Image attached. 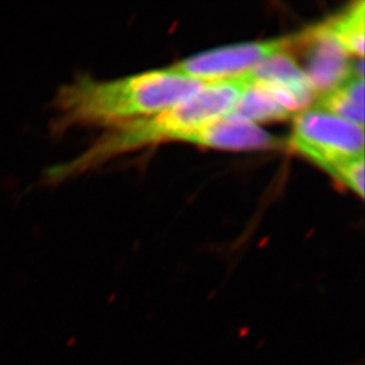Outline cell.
Listing matches in <instances>:
<instances>
[{
	"instance_id": "cell-1",
	"label": "cell",
	"mask_w": 365,
	"mask_h": 365,
	"mask_svg": "<svg viewBox=\"0 0 365 365\" xmlns=\"http://www.w3.org/2000/svg\"><path fill=\"white\" fill-rule=\"evenodd\" d=\"M205 84L169 69L113 81L78 76L56 95L52 131L63 134L78 125L113 128L148 118L186 100Z\"/></svg>"
},
{
	"instance_id": "cell-2",
	"label": "cell",
	"mask_w": 365,
	"mask_h": 365,
	"mask_svg": "<svg viewBox=\"0 0 365 365\" xmlns=\"http://www.w3.org/2000/svg\"><path fill=\"white\" fill-rule=\"evenodd\" d=\"M247 86L246 73L230 80L206 83L192 96L159 114L111 128L80 156L48 170L46 179L52 183L61 182L143 145L183 141L199 128L230 114Z\"/></svg>"
},
{
	"instance_id": "cell-3",
	"label": "cell",
	"mask_w": 365,
	"mask_h": 365,
	"mask_svg": "<svg viewBox=\"0 0 365 365\" xmlns=\"http://www.w3.org/2000/svg\"><path fill=\"white\" fill-rule=\"evenodd\" d=\"M287 145L327 170L364 155V129L314 107L297 115Z\"/></svg>"
},
{
	"instance_id": "cell-4",
	"label": "cell",
	"mask_w": 365,
	"mask_h": 365,
	"mask_svg": "<svg viewBox=\"0 0 365 365\" xmlns=\"http://www.w3.org/2000/svg\"><path fill=\"white\" fill-rule=\"evenodd\" d=\"M297 35L213 48L183 59L169 70L192 80L215 82L242 76L265 59L296 48Z\"/></svg>"
},
{
	"instance_id": "cell-5",
	"label": "cell",
	"mask_w": 365,
	"mask_h": 365,
	"mask_svg": "<svg viewBox=\"0 0 365 365\" xmlns=\"http://www.w3.org/2000/svg\"><path fill=\"white\" fill-rule=\"evenodd\" d=\"M299 44L307 46L303 71L314 95H324L352 76L354 59L330 36L318 29H307L299 34Z\"/></svg>"
},
{
	"instance_id": "cell-6",
	"label": "cell",
	"mask_w": 365,
	"mask_h": 365,
	"mask_svg": "<svg viewBox=\"0 0 365 365\" xmlns=\"http://www.w3.org/2000/svg\"><path fill=\"white\" fill-rule=\"evenodd\" d=\"M183 141L202 147L230 150L279 149L285 145L280 138L267 134L255 122L235 114L226 115L199 128Z\"/></svg>"
},
{
	"instance_id": "cell-7",
	"label": "cell",
	"mask_w": 365,
	"mask_h": 365,
	"mask_svg": "<svg viewBox=\"0 0 365 365\" xmlns=\"http://www.w3.org/2000/svg\"><path fill=\"white\" fill-rule=\"evenodd\" d=\"M364 14L363 0L352 3L344 11L318 24V29L330 36L351 56H364Z\"/></svg>"
},
{
	"instance_id": "cell-8",
	"label": "cell",
	"mask_w": 365,
	"mask_h": 365,
	"mask_svg": "<svg viewBox=\"0 0 365 365\" xmlns=\"http://www.w3.org/2000/svg\"><path fill=\"white\" fill-rule=\"evenodd\" d=\"M316 108L329 111L363 127L364 124V78L350 77L334 89L322 95Z\"/></svg>"
},
{
	"instance_id": "cell-9",
	"label": "cell",
	"mask_w": 365,
	"mask_h": 365,
	"mask_svg": "<svg viewBox=\"0 0 365 365\" xmlns=\"http://www.w3.org/2000/svg\"><path fill=\"white\" fill-rule=\"evenodd\" d=\"M230 114L251 122H267L283 121L292 113L283 107L266 88L258 83L248 82L247 88Z\"/></svg>"
},
{
	"instance_id": "cell-10",
	"label": "cell",
	"mask_w": 365,
	"mask_h": 365,
	"mask_svg": "<svg viewBox=\"0 0 365 365\" xmlns=\"http://www.w3.org/2000/svg\"><path fill=\"white\" fill-rule=\"evenodd\" d=\"M327 172L359 197H364V155L338 163Z\"/></svg>"
}]
</instances>
